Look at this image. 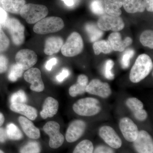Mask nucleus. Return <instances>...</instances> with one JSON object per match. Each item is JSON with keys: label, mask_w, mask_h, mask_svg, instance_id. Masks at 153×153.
<instances>
[{"label": "nucleus", "mask_w": 153, "mask_h": 153, "mask_svg": "<svg viewBox=\"0 0 153 153\" xmlns=\"http://www.w3.org/2000/svg\"><path fill=\"white\" fill-rule=\"evenodd\" d=\"M44 131L49 137V146L53 149H58L63 144L64 137L60 132V126L58 123L50 121L43 127Z\"/></svg>", "instance_id": "6"}, {"label": "nucleus", "mask_w": 153, "mask_h": 153, "mask_svg": "<svg viewBox=\"0 0 153 153\" xmlns=\"http://www.w3.org/2000/svg\"><path fill=\"white\" fill-rule=\"evenodd\" d=\"M7 139L6 129L0 127V143H4Z\"/></svg>", "instance_id": "44"}, {"label": "nucleus", "mask_w": 153, "mask_h": 153, "mask_svg": "<svg viewBox=\"0 0 153 153\" xmlns=\"http://www.w3.org/2000/svg\"><path fill=\"white\" fill-rule=\"evenodd\" d=\"M85 28L91 42H95L103 36L102 30H100L98 26L92 23L86 24Z\"/></svg>", "instance_id": "26"}, {"label": "nucleus", "mask_w": 153, "mask_h": 153, "mask_svg": "<svg viewBox=\"0 0 153 153\" xmlns=\"http://www.w3.org/2000/svg\"><path fill=\"white\" fill-rule=\"evenodd\" d=\"M72 108L79 115L91 117L98 114L101 111L100 102L93 97L80 99L74 103Z\"/></svg>", "instance_id": "2"}, {"label": "nucleus", "mask_w": 153, "mask_h": 153, "mask_svg": "<svg viewBox=\"0 0 153 153\" xmlns=\"http://www.w3.org/2000/svg\"><path fill=\"white\" fill-rule=\"evenodd\" d=\"M85 91L89 94L97 96L102 98H108L111 94V89L108 83L102 82L97 79H92L88 84Z\"/></svg>", "instance_id": "11"}, {"label": "nucleus", "mask_w": 153, "mask_h": 153, "mask_svg": "<svg viewBox=\"0 0 153 153\" xmlns=\"http://www.w3.org/2000/svg\"><path fill=\"white\" fill-rule=\"evenodd\" d=\"M16 62L24 70L32 68L38 61L36 52L29 49H24L17 52L15 57Z\"/></svg>", "instance_id": "10"}, {"label": "nucleus", "mask_w": 153, "mask_h": 153, "mask_svg": "<svg viewBox=\"0 0 153 153\" xmlns=\"http://www.w3.org/2000/svg\"><path fill=\"white\" fill-rule=\"evenodd\" d=\"M123 6L126 12L129 13H143L146 9L143 0H123Z\"/></svg>", "instance_id": "23"}, {"label": "nucleus", "mask_w": 153, "mask_h": 153, "mask_svg": "<svg viewBox=\"0 0 153 153\" xmlns=\"http://www.w3.org/2000/svg\"><path fill=\"white\" fill-rule=\"evenodd\" d=\"M83 40L81 36L76 32H74L70 35L66 43L61 48V52L64 56L72 57L79 55L83 50Z\"/></svg>", "instance_id": "5"}, {"label": "nucleus", "mask_w": 153, "mask_h": 153, "mask_svg": "<svg viewBox=\"0 0 153 153\" xmlns=\"http://www.w3.org/2000/svg\"><path fill=\"white\" fill-rule=\"evenodd\" d=\"M10 45L9 38L6 36L0 25V53L5 51Z\"/></svg>", "instance_id": "36"}, {"label": "nucleus", "mask_w": 153, "mask_h": 153, "mask_svg": "<svg viewBox=\"0 0 153 153\" xmlns=\"http://www.w3.org/2000/svg\"><path fill=\"white\" fill-rule=\"evenodd\" d=\"M40 143L36 141H30L20 149V153H41Z\"/></svg>", "instance_id": "29"}, {"label": "nucleus", "mask_w": 153, "mask_h": 153, "mask_svg": "<svg viewBox=\"0 0 153 153\" xmlns=\"http://www.w3.org/2000/svg\"><path fill=\"white\" fill-rule=\"evenodd\" d=\"M134 51L133 49H126L124 52L121 59L120 63L122 67L124 69L128 68L130 64V60L134 55Z\"/></svg>", "instance_id": "34"}, {"label": "nucleus", "mask_w": 153, "mask_h": 153, "mask_svg": "<svg viewBox=\"0 0 153 153\" xmlns=\"http://www.w3.org/2000/svg\"><path fill=\"white\" fill-rule=\"evenodd\" d=\"M10 109L13 112L25 116L30 120H35L38 117L36 108L25 103H11Z\"/></svg>", "instance_id": "17"}, {"label": "nucleus", "mask_w": 153, "mask_h": 153, "mask_svg": "<svg viewBox=\"0 0 153 153\" xmlns=\"http://www.w3.org/2000/svg\"><path fill=\"white\" fill-rule=\"evenodd\" d=\"M49 11L45 6L36 4H26L23 7L20 14L28 24H36L44 19Z\"/></svg>", "instance_id": "3"}, {"label": "nucleus", "mask_w": 153, "mask_h": 153, "mask_svg": "<svg viewBox=\"0 0 153 153\" xmlns=\"http://www.w3.org/2000/svg\"><path fill=\"white\" fill-rule=\"evenodd\" d=\"M146 8L149 12L153 11V0H143Z\"/></svg>", "instance_id": "45"}, {"label": "nucleus", "mask_w": 153, "mask_h": 153, "mask_svg": "<svg viewBox=\"0 0 153 153\" xmlns=\"http://www.w3.org/2000/svg\"><path fill=\"white\" fill-rule=\"evenodd\" d=\"M133 113L136 119L140 121H144L146 120L148 116L147 112L144 109L137 111Z\"/></svg>", "instance_id": "39"}, {"label": "nucleus", "mask_w": 153, "mask_h": 153, "mask_svg": "<svg viewBox=\"0 0 153 153\" xmlns=\"http://www.w3.org/2000/svg\"><path fill=\"white\" fill-rule=\"evenodd\" d=\"M4 121V116L1 112H0V127L3 125Z\"/></svg>", "instance_id": "47"}, {"label": "nucleus", "mask_w": 153, "mask_h": 153, "mask_svg": "<svg viewBox=\"0 0 153 153\" xmlns=\"http://www.w3.org/2000/svg\"><path fill=\"white\" fill-rule=\"evenodd\" d=\"M24 79L31 84L30 89L33 91L40 92L44 90L45 86L42 80L41 71L37 68H31L25 72Z\"/></svg>", "instance_id": "13"}, {"label": "nucleus", "mask_w": 153, "mask_h": 153, "mask_svg": "<svg viewBox=\"0 0 153 153\" xmlns=\"http://www.w3.org/2000/svg\"><path fill=\"white\" fill-rule=\"evenodd\" d=\"M93 48L96 55H99L102 52L105 54H109L113 51L108 40L96 41L93 44Z\"/></svg>", "instance_id": "27"}, {"label": "nucleus", "mask_w": 153, "mask_h": 153, "mask_svg": "<svg viewBox=\"0 0 153 153\" xmlns=\"http://www.w3.org/2000/svg\"><path fill=\"white\" fill-rule=\"evenodd\" d=\"M93 153H114L111 148L106 146H100L96 148Z\"/></svg>", "instance_id": "40"}, {"label": "nucleus", "mask_w": 153, "mask_h": 153, "mask_svg": "<svg viewBox=\"0 0 153 153\" xmlns=\"http://www.w3.org/2000/svg\"><path fill=\"white\" fill-rule=\"evenodd\" d=\"M8 59L5 55H0V74L7 71L8 67Z\"/></svg>", "instance_id": "38"}, {"label": "nucleus", "mask_w": 153, "mask_h": 153, "mask_svg": "<svg viewBox=\"0 0 153 153\" xmlns=\"http://www.w3.org/2000/svg\"><path fill=\"white\" fill-rule=\"evenodd\" d=\"M6 131L7 138L12 140H20L24 137L21 130L16 125L12 123L7 124Z\"/></svg>", "instance_id": "25"}, {"label": "nucleus", "mask_w": 153, "mask_h": 153, "mask_svg": "<svg viewBox=\"0 0 153 153\" xmlns=\"http://www.w3.org/2000/svg\"><path fill=\"white\" fill-rule=\"evenodd\" d=\"M64 26V23L61 18L47 17L37 22L33 27V31L39 35H45L58 32L62 30Z\"/></svg>", "instance_id": "4"}, {"label": "nucleus", "mask_w": 153, "mask_h": 153, "mask_svg": "<svg viewBox=\"0 0 153 153\" xmlns=\"http://www.w3.org/2000/svg\"><path fill=\"white\" fill-rule=\"evenodd\" d=\"M91 10L97 15H103L105 13L102 0H92L90 4Z\"/></svg>", "instance_id": "32"}, {"label": "nucleus", "mask_w": 153, "mask_h": 153, "mask_svg": "<svg viewBox=\"0 0 153 153\" xmlns=\"http://www.w3.org/2000/svg\"><path fill=\"white\" fill-rule=\"evenodd\" d=\"M4 27L7 28L8 31L15 45L20 46L24 43L25 28L18 19L9 18Z\"/></svg>", "instance_id": "7"}, {"label": "nucleus", "mask_w": 153, "mask_h": 153, "mask_svg": "<svg viewBox=\"0 0 153 153\" xmlns=\"http://www.w3.org/2000/svg\"><path fill=\"white\" fill-rule=\"evenodd\" d=\"M57 59L55 57L51 58L46 63L45 68L48 71H51L52 70V67L57 64Z\"/></svg>", "instance_id": "43"}, {"label": "nucleus", "mask_w": 153, "mask_h": 153, "mask_svg": "<svg viewBox=\"0 0 153 153\" xmlns=\"http://www.w3.org/2000/svg\"><path fill=\"white\" fill-rule=\"evenodd\" d=\"M8 19L6 11L4 9L0 7V25L4 27Z\"/></svg>", "instance_id": "42"}, {"label": "nucleus", "mask_w": 153, "mask_h": 153, "mask_svg": "<svg viewBox=\"0 0 153 153\" xmlns=\"http://www.w3.org/2000/svg\"><path fill=\"white\" fill-rule=\"evenodd\" d=\"M63 45L62 38L52 36L47 38L45 41L44 52L47 55H51L59 52Z\"/></svg>", "instance_id": "20"}, {"label": "nucleus", "mask_w": 153, "mask_h": 153, "mask_svg": "<svg viewBox=\"0 0 153 153\" xmlns=\"http://www.w3.org/2000/svg\"><path fill=\"white\" fill-rule=\"evenodd\" d=\"M88 77L85 74H80L77 77V82L69 88V94L72 97H75L86 92L85 89L88 84Z\"/></svg>", "instance_id": "21"}, {"label": "nucleus", "mask_w": 153, "mask_h": 153, "mask_svg": "<svg viewBox=\"0 0 153 153\" xmlns=\"http://www.w3.org/2000/svg\"><path fill=\"white\" fill-rule=\"evenodd\" d=\"M59 102L57 100L52 97H47L45 99L40 112L41 117L44 119L54 116L58 111Z\"/></svg>", "instance_id": "19"}, {"label": "nucleus", "mask_w": 153, "mask_h": 153, "mask_svg": "<svg viewBox=\"0 0 153 153\" xmlns=\"http://www.w3.org/2000/svg\"><path fill=\"white\" fill-rule=\"evenodd\" d=\"M126 105L133 112L143 109L144 105L142 102L136 97H130L127 99Z\"/></svg>", "instance_id": "33"}, {"label": "nucleus", "mask_w": 153, "mask_h": 153, "mask_svg": "<svg viewBox=\"0 0 153 153\" xmlns=\"http://www.w3.org/2000/svg\"><path fill=\"white\" fill-rule=\"evenodd\" d=\"M140 42L143 46L153 48V32L151 30L144 31L140 36Z\"/></svg>", "instance_id": "31"}, {"label": "nucleus", "mask_w": 153, "mask_h": 153, "mask_svg": "<svg viewBox=\"0 0 153 153\" xmlns=\"http://www.w3.org/2000/svg\"><path fill=\"white\" fill-rule=\"evenodd\" d=\"M27 101V97L25 91L22 90L18 91L13 94L10 98L11 103H25Z\"/></svg>", "instance_id": "35"}, {"label": "nucleus", "mask_w": 153, "mask_h": 153, "mask_svg": "<svg viewBox=\"0 0 153 153\" xmlns=\"http://www.w3.org/2000/svg\"><path fill=\"white\" fill-rule=\"evenodd\" d=\"M69 75V71L68 69L64 68L62 71L56 76V78L57 81L59 82H62L65 78L68 77Z\"/></svg>", "instance_id": "41"}, {"label": "nucleus", "mask_w": 153, "mask_h": 153, "mask_svg": "<svg viewBox=\"0 0 153 153\" xmlns=\"http://www.w3.org/2000/svg\"><path fill=\"white\" fill-rule=\"evenodd\" d=\"M99 28L102 31H112L118 32L125 27L123 21L120 17L103 15L99 18L97 23Z\"/></svg>", "instance_id": "8"}, {"label": "nucleus", "mask_w": 153, "mask_h": 153, "mask_svg": "<svg viewBox=\"0 0 153 153\" xmlns=\"http://www.w3.org/2000/svg\"><path fill=\"white\" fill-rule=\"evenodd\" d=\"M153 64L151 57L146 54L137 57L130 72L131 82L137 83L145 79L152 70Z\"/></svg>", "instance_id": "1"}, {"label": "nucleus", "mask_w": 153, "mask_h": 153, "mask_svg": "<svg viewBox=\"0 0 153 153\" xmlns=\"http://www.w3.org/2000/svg\"><path fill=\"white\" fill-rule=\"evenodd\" d=\"M86 124L84 121L76 120L73 121L67 128L66 139L68 143H73L80 138L85 132Z\"/></svg>", "instance_id": "15"}, {"label": "nucleus", "mask_w": 153, "mask_h": 153, "mask_svg": "<svg viewBox=\"0 0 153 153\" xmlns=\"http://www.w3.org/2000/svg\"><path fill=\"white\" fill-rule=\"evenodd\" d=\"M66 6L69 7H71L74 6L79 0H62Z\"/></svg>", "instance_id": "46"}, {"label": "nucleus", "mask_w": 153, "mask_h": 153, "mask_svg": "<svg viewBox=\"0 0 153 153\" xmlns=\"http://www.w3.org/2000/svg\"><path fill=\"white\" fill-rule=\"evenodd\" d=\"M119 127L124 138L129 142L136 140L139 134L137 126L128 117H125L120 121Z\"/></svg>", "instance_id": "12"}, {"label": "nucleus", "mask_w": 153, "mask_h": 153, "mask_svg": "<svg viewBox=\"0 0 153 153\" xmlns=\"http://www.w3.org/2000/svg\"><path fill=\"white\" fill-rule=\"evenodd\" d=\"M19 121L26 135L32 139H38L41 137L39 128L34 125L30 120L23 116L19 117Z\"/></svg>", "instance_id": "18"}, {"label": "nucleus", "mask_w": 153, "mask_h": 153, "mask_svg": "<svg viewBox=\"0 0 153 153\" xmlns=\"http://www.w3.org/2000/svg\"><path fill=\"white\" fill-rule=\"evenodd\" d=\"M1 4L6 11L18 14L26 4V1L25 0H2Z\"/></svg>", "instance_id": "24"}, {"label": "nucleus", "mask_w": 153, "mask_h": 153, "mask_svg": "<svg viewBox=\"0 0 153 153\" xmlns=\"http://www.w3.org/2000/svg\"><path fill=\"white\" fill-rule=\"evenodd\" d=\"M93 143L89 140H85L76 145L73 153H93Z\"/></svg>", "instance_id": "28"}, {"label": "nucleus", "mask_w": 153, "mask_h": 153, "mask_svg": "<svg viewBox=\"0 0 153 153\" xmlns=\"http://www.w3.org/2000/svg\"><path fill=\"white\" fill-rule=\"evenodd\" d=\"M0 153H5L4 152L1 150L0 149Z\"/></svg>", "instance_id": "48"}, {"label": "nucleus", "mask_w": 153, "mask_h": 153, "mask_svg": "<svg viewBox=\"0 0 153 153\" xmlns=\"http://www.w3.org/2000/svg\"><path fill=\"white\" fill-rule=\"evenodd\" d=\"M114 63L111 60H106L105 65L104 75L106 79L112 80L114 79V75L112 71Z\"/></svg>", "instance_id": "37"}, {"label": "nucleus", "mask_w": 153, "mask_h": 153, "mask_svg": "<svg viewBox=\"0 0 153 153\" xmlns=\"http://www.w3.org/2000/svg\"><path fill=\"white\" fill-rule=\"evenodd\" d=\"M108 41L113 51L120 52H123L126 47L131 45L132 43V40L130 37H126L123 40L121 35L118 32L111 33L108 36Z\"/></svg>", "instance_id": "16"}, {"label": "nucleus", "mask_w": 153, "mask_h": 153, "mask_svg": "<svg viewBox=\"0 0 153 153\" xmlns=\"http://www.w3.org/2000/svg\"><path fill=\"white\" fill-rule=\"evenodd\" d=\"M99 134L100 137L111 147L118 149L121 147V140L111 127L102 126L100 128Z\"/></svg>", "instance_id": "14"}, {"label": "nucleus", "mask_w": 153, "mask_h": 153, "mask_svg": "<svg viewBox=\"0 0 153 153\" xmlns=\"http://www.w3.org/2000/svg\"><path fill=\"white\" fill-rule=\"evenodd\" d=\"M103 4L105 11L108 15L116 17L121 15L123 0H104Z\"/></svg>", "instance_id": "22"}, {"label": "nucleus", "mask_w": 153, "mask_h": 153, "mask_svg": "<svg viewBox=\"0 0 153 153\" xmlns=\"http://www.w3.org/2000/svg\"><path fill=\"white\" fill-rule=\"evenodd\" d=\"M24 70L22 67L16 63L11 66L8 74V78L11 82H16L22 76Z\"/></svg>", "instance_id": "30"}, {"label": "nucleus", "mask_w": 153, "mask_h": 153, "mask_svg": "<svg viewBox=\"0 0 153 153\" xmlns=\"http://www.w3.org/2000/svg\"><path fill=\"white\" fill-rule=\"evenodd\" d=\"M133 146L137 153H153L152 138L146 131L139 132L137 137L133 142Z\"/></svg>", "instance_id": "9"}]
</instances>
